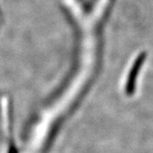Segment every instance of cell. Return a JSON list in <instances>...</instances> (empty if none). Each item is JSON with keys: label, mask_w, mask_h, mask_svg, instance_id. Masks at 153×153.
Returning <instances> with one entry per match:
<instances>
[{"label": "cell", "mask_w": 153, "mask_h": 153, "mask_svg": "<svg viewBox=\"0 0 153 153\" xmlns=\"http://www.w3.org/2000/svg\"><path fill=\"white\" fill-rule=\"evenodd\" d=\"M143 60H144V56L143 55L140 56L137 59L136 61H135L134 66L132 67L130 73L128 75V82H127V84H126V93L128 95L132 94L134 93V91L137 75H138V72H139L140 68L142 66Z\"/></svg>", "instance_id": "1"}]
</instances>
